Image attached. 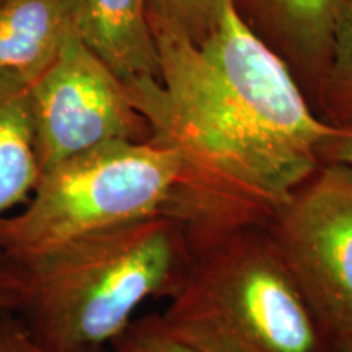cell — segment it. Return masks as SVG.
Returning a JSON list of instances; mask_svg holds the SVG:
<instances>
[{
  "mask_svg": "<svg viewBox=\"0 0 352 352\" xmlns=\"http://www.w3.org/2000/svg\"><path fill=\"white\" fill-rule=\"evenodd\" d=\"M39 171L101 144L151 139L124 82L72 32L54 59L26 83Z\"/></svg>",
  "mask_w": 352,
  "mask_h": 352,
  "instance_id": "6",
  "label": "cell"
},
{
  "mask_svg": "<svg viewBox=\"0 0 352 352\" xmlns=\"http://www.w3.org/2000/svg\"><path fill=\"white\" fill-rule=\"evenodd\" d=\"M227 0H148V19L166 21L192 43L217 28Z\"/></svg>",
  "mask_w": 352,
  "mask_h": 352,
  "instance_id": "12",
  "label": "cell"
},
{
  "mask_svg": "<svg viewBox=\"0 0 352 352\" xmlns=\"http://www.w3.org/2000/svg\"><path fill=\"white\" fill-rule=\"evenodd\" d=\"M0 352H109L108 347L83 351H57L34 340L13 314L0 315Z\"/></svg>",
  "mask_w": 352,
  "mask_h": 352,
  "instance_id": "14",
  "label": "cell"
},
{
  "mask_svg": "<svg viewBox=\"0 0 352 352\" xmlns=\"http://www.w3.org/2000/svg\"><path fill=\"white\" fill-rule=\"evenodd\" d=\"M178 160L152 140L101 144L39 171L28 201L0 222V252L23 259L87 233L170 214Z\"/></svg>",
  "mask_w": 352,
  "mask_h": 352,
  "instance_id": "4",
  "label": "cell"
},
{
  "mask_svg": "<svg viewBox=\"0 0 352 352\" xmlns=\"http://www.w3.org/2000/svg\"><path fill=\"white\" fill-rule=\"evenodd\" d=\"M19 297L16 266L6 253L0 252V315L12 314Z\"/></svg>",
  "mask_w": 352,
  "mask_h": 352,
  "instance_id": "16",
  "label": "cell"
},
{
  "mask_svg": "<svg viewBox=\"0 0 352 352\" xmlns=\"http://www.w3.org/2000/svg\"><path fill=\"white\" fill-rule=\"evenodd\" d=\"M166 298L168 327L206 352H334L266 226L197 246Z\"/></svg>",
  "mask_w": 352,
  "mask_h": 352,
  "instance_id": "3",
  "label": "cell"
},
{
  "mask_svg": "<svg viewBox=\"0 0 352 352\" xmlns=\"http://www.w3.org/2000/svg\"><path fill=\"white\" fill-rule=\"evenodd\" d=\"M109 352H206L176 334L162 314L134 318L108 344Z\"/></svg>",
  "mask_w": 352,
  "mask_h": 352,
  "instance_id": "13",
  "label": "cell"
},
{
  "mask_svg": "<svg viewBox=\"0 0 352 352\" xmlns=\"http://www.w3.org/2000/svg\"><path fill=\"white\" fill-rule=\"evenodd\" d=\"M148 20L160 74L124 85L147 121L148 140L178 160L170 215L186 223L196 248L236 228L266 226L318 168V145L338 129L316 116L230 0L202 43Z\"/></svg>",
  "mask_w": 352,
  "mask_h": 352,
  "instance_id": "1",
  "label": "cell"
},
{
  "mask_svg": "<svg viewBox=\"0 0 352 352\" xmlns=\"http://www.w3.org/2000/svg\"><path fill=\"white\" fill-rule=\"evenodd\" d=\"M77 7L78 0H0V74L36 78L77 32Z\"/></svg>",
  "mask_w": 352,
  "mask_h": 352,
  "instance_id": "9",
  "label": "cell"
},
{
  "mask_svg": "<svg viewBox=\"0 0 352 352\" xmlns=\"http://www.w3.org/2000/svg\"><path fill=\"white\" fill-rule=\"evenodd\" d=\"M230 3L245 28L283 60L318 116L342 0H230Z\"/></svg>",
  "mask_w": 352,
  "mask_h": 352,
  "instance_id": "7",
  "label": "cell"
},
{
  "mask_svg": "<svg viewBox=\"0 0 352 352\" xmlns=\"http://www.w3.org/2000/svg\"><path fill=\"white\" fill-rule=\"evenodd\" d=\"M77 34L124 83L158 78L148 0H78Z\"/></svg>",
  "mask_w": 352,
  "mask_h": 352,
  "instance_id": "8",
  "label": "cell"
},
{
  "mask_svg": "<svg viewBox=\"0 0 352 352\" xmlns=\"http://www.w3.org/2000/svg\"><path fill=\"white\" fill-rule=\"evenodd\" d=\"M266 228L338 352L352 342V168L320 164Z\"/></svg>",
  "mask_w": 352,
  "mask_h": 352,
  "instance_id": "5",
  "label": "cell"
},
{
  "mask_svg": "<svg viewBox=\"0 0 352 352\" xmlns=\"http://www.w3.org/2000/svg\"><path fill=\"white\" fill-rule=\"evenodd\" d=\"M195 250L183 220L157 214L12 259V314L52 349L108 347L145 300L170 296Z\"/></svg>",
  "mask_w": 352,
  "mask_h": 352,
  "instance_id": "2",
  "label": "cell"
},
{
  "mask_svg": "<svg viewBox=\"0 0 352 352\" xmlns=\"http://www.w3.org/2000/svg\"><path fill=\"white\" fill-rule=\"evenodd\" d=\"M338 352H352V342H349V344H346L344 347H341L340 351Z\"/></svg>",
  "mask_w": 352,
  "mask_h": 352,
  "instance_id": "17",
  "label": "cell"
},
{
  "mask_svg": "<svg viewBox=\"0 0 352 352\" xmlns=\"http://www.w3.org/2000/svg\"><path fill=\"white\" fill-rule=\"evenodd\" d=\"M38 176L26 83L0 74V222L28 201Z\"/></svg>",
  "mask_w": 352,
  "mask_h": 352,
  "instance_id": "10",
  "label": "cell"
},
{
  "mask_svg": "<svg viewBox=\"0 0 352 352\" xmlns=\"http://www.w3.org/2000/svg\"><path fill=\"white\" fill-rule=\"evenodd\" d=\"M318 118L334 129L352 132V0H342L341 3Z\"/></svg>",
  "mask_w": 352,
  "mask_h": 352,
  "instance_id": "11",
  "label": "cell"
},
{
  "mask_svg": "<svg viewBox=\"0 0 352 352\" xmlns=\"http://www.w3.org/2000/svg\"><path fill=\"white\" fill-rule=\"evenodd\" d=\"M320 164H338L352 168V132L338 131L318 145Z\"/></svg>",
  "mask_w": 352,
  "mask_h": 352,
  "instance_id": "15",
  "label": "cell"
}]
</instances>
